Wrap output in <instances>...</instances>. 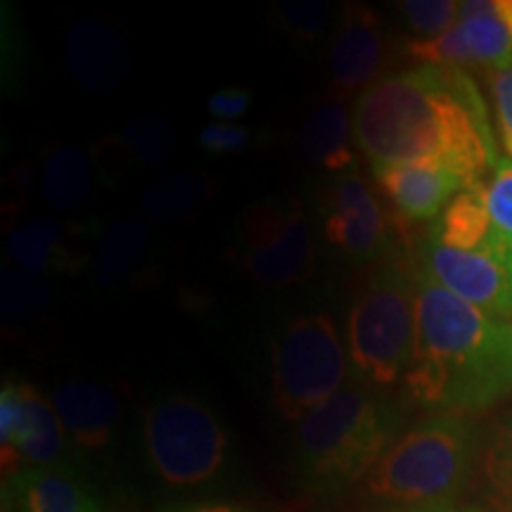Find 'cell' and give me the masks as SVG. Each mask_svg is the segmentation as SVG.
Listing matches in <instances>:
<instances>
[{
	"label": "cell",
	"mask_w": 512,
	"mask_h": 512,
	"mask_svg": "<svg viewBox=\"0 0 512 512\" xmlns=\"http://www.w3.org/2000/svg\"><path fill=\"white\" fill-rule=\"evenodd\" d=\"M273 17L278 27L302 43L318 41L328 29L332 17L330 3H311V0H285L273 5Z\"/></svg>",
	"instance_id": "27"
},
{
	"label": "cell",
	"mask_w": 512,
	"mask_h": 512,
	"mask_svg": "<svg viewBox=\"0 0 512 512\" xmlns=\"http://www.w3.org/2000/svg\"><path fill=\"white\" fill-rule=\"evenodd\" d=\"M323 233L330 245L358 264L387 261L394 247L392 214L358 171L339 174L325 190Z\"/></svg>",
	"instance_id": "11"
},
{
	"label": "cell",
	"mask_w": 512,
	"mask_h": 512,
	"mask_svg": "<svg viewBox=\"0 0 512 512\" xmlns=\"http://www.w3.org/2000/svg\"><path fill=\"white\" fill-rule=\"evenodd\" d=\"M88 230L57 219H29L12 228L8 254L22 271L41 275L74 273L88 261Z\"/></svg>",
	"instance_id": "15"
},
{
	"label": "cell",
	"mask_w": 512,
	"mask_h": 512,
	"mask_svg": "<svg viewBox=\"0 0 512 512\" xmlns=\"http://www.w3.org/2000/svg\"><path fill=\"white\" fill-rule=\"evenodd\" d=\"M354 143L373 166L441 164L470 188L501 162L484 95L460 69L389 74L358 95Z\"/></svg>",
	"instance_id": "1"
},
{
	"label": "cell",
	"mask_w": 512,
	"mask_h": 512,
	"mask_svg": "<svg viewBox=\"0 0 512 512\" xmlns=\"http://www.w3.org/2000/svg\"><path fill=\"white\" fill-rule=\"evenodd\" d=\"M427 238H432L444 247L465 249V252L494 247L510 240L491 221L482 192H479V185L465 188L448 202V207L441 211L439 219L432 221Z\"/></svg>",
	"instance_id": "21"
},
{
	"label": "cell",
	"mask_w": 512,
	"mask_h": 512,
	"mask_svg": "<svg viewBox=\"0 0 512 512\" xmlns=\"http://www.w3.org/2000/svg\"><path fill=\"white\" fill-rule=\"evenodd\" d=\"M72 79L91 93L117 91L133 72V50L117 27L102 19H79L64 43Z\"/></svg>",
	"instance_id": "13"
},
{
	"label": "cell",
	"mask_w": 512,
	"mask_h": 512,
	"mask_svg": "<svg viewBox=\"0 0 512 512\" xmlns=\"http://www.w3.org/2000/svg\"><path fill=\"white\" fill-rule=\"evenodd\" d=\"M93 190L91 162L72 143H50L43 157L41 195L57 214H72L88 202Z\"/></svg>",
	"instance_id": "23"
},
{
	"label": "cell",
	"mask_w": 512,
	"mask_h": 512,
	"mask_svg": "<svg viewBox=\"0 0 512 512\" xmlns=\"http://www.w3.org/2000/svg\"><path fill=\"white\" fill-rule=\"evenodd\" d=\"M240 266L254 283L290 287L311 278L316 245L297 200L256 202L240 219Z\"/></svg>",
	"instance_id": "8"
},
{
	"label": "cell",
	"mask_w": 512,
	"mask_h": 512,
	"mask_svg": "<svg viewBox=\"0 0 512 512\" xmlns=\"http://www.w3.org/2000/svg\"><path fill=\"white\" fill-rule=\"evenodd\" d=\"M53 406L76 448L100 451L112 441L121 406L117 394L93 380L64 382L53 392Z\"/></svg>",
	"instance_id": "17"
},
{
	"label": "cell",
	"mask_w": 512,
	"mask_h": 512,
	"mask_svg": "<svg viewBox=\"0 0 512 512\" xmlns=\"http://www.w3.org/2000/svg\"><path fill=\"white\" fill-rule=\"evenodd\" d=\"M214 190V178L202 171H174L147 185L140 195V207L150 221L183 223L207 207Z\"/></svg>",
	"instance_id": "22"
},
{
	"label": "cell",
	"mask_w": 512,
	"mask_h": 512,
	"mask_svg": "<svg viewBox=\"0 0 512 512\" xmlns=\"http://www.w3.org/2000/svg\"><path fill=\"white\" fill-rule=\"evenodd\" d=\"M249 107H252V95L242 86L219 88L207 100V112L211 114V119L221 121V124H233V121L245 117Z\"/></svg>",
	"instance_id": "33"
},
{
	"label": "cell",
	"mask_w": 512,
	"mask_h": 512,
	"mask_svg": "<svg viewBox=\"0 0 512 512\" xmlns=\"http://www.w3.org/2000/svg\"><path fill=\"white\" fill-rule=\"evenodd\" d=\"M491 221L512 240V162L501 159L479 185Z\"/></svg>",
	"instance_id": "29"
},
{
	"label": "cell",
	"mask_w": 512,
	"mask_h": 512,
	"mask_svg": "<svg viewBox=\"0 0 512 512\" xmlns=\"http://www.w3.org/2000/svg\"><path fill=\"white\" fill-rule=\"evenodd\" d=\"M24 411V382L5 380L3 392H0V460H5L15 448V441L22 432Z\"/></svg>",
	"instance_id": "30"
},
{
	"label": "cell",
	"mask_w": 512,
	"mask_h": 512,
	"mask_svg": "<svg viewBox=\"0 0 512 512\" xmlns=\"http://www.w3.org/2000/svg\"><path fill=\"white\" fill-rule=\"evenodd\" d=\"M143 451L166 486L211 482L228 456V432L207 403L188 394L164 396L143 415Z\"/></svg>",
	"instance_id": "7"
},
{
	"label": "cell",
	"mask_w": 512,
	"mask_h": 512,
	"mask_svg": "<svg viewBox=\"0 0 512 512\" xmlns=\"http://www.w3.org/2000/svg\"><path fill=\"white\" fill-rule=\"evenodd\" d=\"M152 235L145 219L121 216L102 230L93 252V278L100 287H121L143 268Z\"/></svg>",
	"instance_id": "20"
},
{
	"label": "cell",
	"mask_w": 512,
	"mask_h": 512,
	"mask_svg": "<svg viewBox=\"0 0 512 512\" xmlns=\"http://www.w3.org/2000/svg\"><path fill=\"white\" fill-rule=\"evenodd\" d=\"M418 283L396 259L382 261L351 302L349 361L358 382L392 387L406 377L415 347Z\"/></svg>",
	"instance_id": "5"
},
{
	"label": "cell",
	"mask_w": 512,
	"mask_h": 512,
	"mask_svg": "<svg viewBox=\"0 0 512 512\" xmlns=\"http://www.w3.org/2000/svg\"><path fill=\"white\" fill-rule=\"evenodd\" d=\"M373 176L403 221H437L448 202L470 188L458 171L441 164H380Z\"/></svg>",
	"instance_id": "14"
},
{
	"label": "cell",
	"mask_w": 512,
	"mask_h": 512,
	"mask_svg": "<svg viewBox=\"0 0 512 512\" xmlns=\"http://www.w3.org/2000/svg\"><path fill=\"white\" fill-rule=\"evenodd\" d=\"M249 143H252V133L245 126L221 124V121L204 126L197 136V145L209 155H238V152L247 150Z\"/></svg>",
	"instance_id": "32"
},
{
	"label": "cell",
	"mask_w": 512,
	"mask_h": 512,
	"mask_svg": "<svg viewBox=\"0 0 512 512\" xmlns=\"http://www.w3.org/2000/svg\"><path fill=\"white\" fill-rule=\"evenodd\" d=\"M489 93L498 133H501V145L512 159V64L489 72Z\"/></svg>",
	"instance_id": "31"
},
{
	"label": "cell",
	"mask_w": 512,
	"mask_h": 512,
	"mask_svg": "<svg viewBox=\"0 0 512 512\" xmlns=\"http://www.w3.org/2000/svg\"><path fill=\"white\" fill-rule=\"evenodd\" d=\"M399 413L363 382L347 384L297 422V470L313 494L363 482L396 439Z\"/></svg>",
	"instance_id": "4"
},
{
	"label": "cell",
	"mask_w": 512,
	"mask_h": 512,
	"mask_svg": "<svg viewBox=\"0 0 512 512\" xmlns=\"http://www.w3.org/2000/svg\"><path fill=\"white\" fill-rule=\"evenodd\" d=\"M408 55L427 67L489 72L512 64V0H467L458 22L434 41L408 43Z\"/></svg>",
	"instance_id": "9"
},
{
	"label": "cell",
	"mask_w": 512,
	"mask_h": 512,
	"mask_svg": "<svg viewBox=\"0 0 512 512\" xmlns=\"http://www.w3.org/2000/svg\"><path fill=\"white\" fill-rule=\"evenodd\" d=\"M53 299V285L48 278L27 273L22 268L3 271L0 280V304H3V316L12 323H24L36 313H41Z\"/></svg>",
	"instance_id": "25"
},
{
	"label": "cell",
	"mask_w": 512,
	"mask_h": 512,
	"mask_svg": "<svg viewBox=\"0 0 512 512\" xmlns=\"http://www.w3.org/2000/svg\"><path fill=\"white\" fill-rule=\"evenodd\" d=\"M399 8L418 41H434L444 36L460 15V3L453 0H408Z\"/></svg>",
	"instance_id": "28"
},
{
	"label": "cell",
	"mask_w": 512,
	"mask_h": 512,
	"mask_svg": "<svg viewBox=\"0 0 512 512\" xmlns=\"http://www.w3.org/2000/svg\"><path fill=\"white\" fill-rule=\"evenodd\" d=\"M24 401H27V411H24L22 432H19L10 456L0 460L3 479L17 475L19 470H27V467L62 465L67 446L72 444L57 418L53 401H48L41 389L24 382Z\"/></svg>",
	"instance_id": "19"
},
{
	"label": "cell",
	"mask_w": 512,
	"mask_h": 512,
	"mask_svg": "<svg viewBox=\"0 0 512 512\" xmlns=\"http://www.w3.org/2000/svg\"><path fill=\"white\" fill-rule=\"evenodd\" d=\"M349 349L328 313H304L280 330L273 347L275 411L299 422L347 387Z\"/></svg>",
	"instance_id": "6"
},
{
	"label": "cell",
	"mask_w": 512,
	"mask_h": 512,
	"mask_svg": "<svg viewBox=\"0 0 512 512\" xmlns=\"http://www.w3.org/2000/svg\"><path fill=\"white\" fill-rule=\"evenodd\" d=\"M133 162L147 171H162L174 164L181 152V136L169 121L157 114H138L128 119L114 138Z\"/></svg>",
	"instance_id": "24"
},
{
	"label": "cell",
	"mask_w": 512,
	"mask_h": 512,
	"mask_svg": "<svg viewBox=\"0 0 512 512\" xmlns=\"http://www.w3.org/2000/svg\"><path fill=\"white\" fill-rule=\"evenodd\" d=\"M486 489L494 512H512V408L486 451Z\"/></svg>",
	"instance_id": "26"
},
{
	"label": "cell",
	"mask_w": 512,
	"mask_h": 512,
	"mask_svg": "<svg viewBox=\"0 0 512 512\" xmlns=\"http://www.w3.org/2000/svg\"><path fill=\"white\" fill-rule=\"evenodd\" d=\"M3 512H10V510H5V508H3Z\"/></svg>",
	"instance_id": "36"
},
{
	"label": "cell",
	"mask_w": 512,
	"mask_h": 512,
	"mask_svg": "<svg viewBox=\"0 0 512 512\" xmlns=\"http://www.w3.org/2000/svg\"><path fill=\"white\" fill-rule=\"evenodd\" d=\"M354 112L349 110L347 98L332 95L313 110L299 128L297 150L306 164L332 174L354 171L356 152Z\"/></svg>",
	"instance_id": "18"
},
{
	"label": "cell",
	"mask_w": 512,
	"mask_h": 512,
	"mask_svg": "<svg viewBox=\"0 0 512 512\" xmlns=\"http://www.w3.org/2000/svg\"><path fill=\"white\" fill-rule=\"evenodd\" d=\"M479 458L477 430L463 413H434L389 446L363 494L401 512H441L465 494Z\"/></svg>",
	"instance_id": "3"
},
{
	"label": "cell",
	"mask_w": 512,
	"mask_h": 512,
	"mask_svg": "<svg viewBox=\"0 0 512 512\" xmlns=\"http://www.w3.org/2000/svg\"><path fill=\"white\" fill-rule=\"evenodd\" d=\"M3 482V508L10 512H102L91 486L67 463L27 467Z\"/></svg>",
	"instance_id": "16"
},
{
	"label": "cell",
	"mask_w": 512,
	"mask_h": 512,
	"mask_svg": "<svg viewBox=\"0 0 512 512\" xmlns=\"http://www.w3.org/2000/svg\"><path fill=\"white\" fill-rule=\"evenodd\" d=\"M418 268L489 318H512V240L465 252L425 235Z\"/></svg>",
	"instance_id": "10"
},
{
	"label": "cell",
	"mask_w": 512,
	"mask_h": 512,
	"mask_svg": "<svg viewBox=\"0 0 512 512\" xmlns=\"http://www.w3.org/2000/svg\"><path fill=\"white\" fill-rule=\"evenodd\" d=\"M164 512H254V510L242 508V505H233V503H185V505H174V508H166Z\"/></svg>",
	"instance_id": "34"
},
{
	"label": "cell",
	"mask_w": 512,
	"mask_h": 512,
	"mask_svg": "<svg viewBox=\"0 0 512 512\" xmlns=\"http://www.w3.org/2000/svg\"><path fill=\"white\" fill-rule=\"evenodd\" d=\"M441 512H479V510H456L453 508V510H441Z\"/></svg>",
	"instance_id": "35"
},
{
	"label": "cell",
	"mask_w": 512,
	"mask_h": 512,
	"mask_svg": "<svg viewBox=\"0 0 512 512\" xmlns=\"http://www.w3.org/2000/svg\"><path fill=\"white\" fill-rule=\"evenodd\" d=\"M418 323L406 387L441 413H479L512 394V323L489 318L415 271Z\"/></svg>",
	"instance_id": "2"
},
{
	"label": "cell",
	"mask_w": 512,
	"mask_h": 512,
	"mask_svg": "<svg viewBox=\"0 0 512 512\" xmlns=\"http://www.w3.org/2000/svg\"><path fill=\"white\" fill-rule=\"evenodd\" d=\"M387 36L380 15L363 3H347L339 15L330 50L332 91L339 98L368 91L384 79L387 67Z\"/></svg>",
	"instance_id": "12"
}]
</instances>
